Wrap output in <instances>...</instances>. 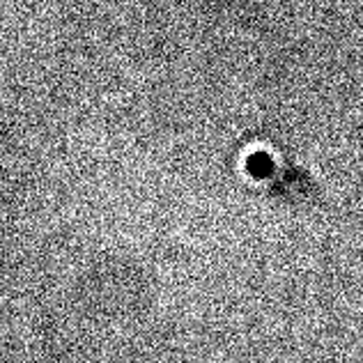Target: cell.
I'll use <instances>...</instances> for the list:
<instances>
[{
    "label": "cell",
    "instance_id": "cell-1",
    "mask_svg": "<svg viewBox=\"0 0 363 363\" xmlns=\"http://www.w3.org/2000/svg\"><path fill=\"white\" fill-rule=\"evenodd\" d=\"M240 170L253 189L281 203H308L318 198V182L269 140H251L244 145Z\"/></svg>",
    "mask_w": 363,
    "mask_h": 363
}]
</instances>
